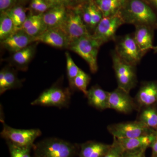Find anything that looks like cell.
I'll list each match as a JSON object with an SVG mask.
<instances>
[{"label":"cell","mask_w":157,"mask_h":157,"mask_svg":"<svg viewBox=\"0 0 157 157\" xmlns=\"http://www.w3.org/2000/svg\"><path fill=\"white\" fill-rule=\"evenodd\" d=\"M119 14L124 24L157 28V13L144 0H126Z\"/></svg>","instance_id":"6da1fadb"},{"label":"cell","mask_w":157,"mask_h":157,"mask_svg":"<svg viewBox=\"0 0 157 157\" xmlns=\"http://www.w3.org/2000/svg\"><path fill=\"white\" fill-rule=\"evenodd\" d=\"M33 148L36 157H73L76 151L73 144L55 137L41 140Z\"/></svg>","instance_id":"7a4b0ae2"},{"label":"cell","mask_w":157,"mask_h":157,"mask_svg":"<svg viewBox=\"0 0 157 157\" xmlns=\"http://www.w3.org/2000/svg\"><path fill=\"white\" fill-rule=\"evenodd\" d=\"M101 44L91 35L82 37L72 43L69 48L87 63L93 73L98 71V56Z\"/></svg>","instance_id":"3957f363"},{"label":"cell","mask_w":157,"mask_h":157,"mask_svg":"<svg viewBox=\"0 0 157 157\" xmlns=\"http://www.w3.org/2000/svg\"><path fill=\"white\" fill-rule=\"evenodd\" d=\"M111 55L118 87L129 93L137 84L136 67L123 60L114 50L111 52Z\"/></svg>","instance_id":"277c9868"},{"label":"cell","mask_w":157,"mask_h":157,"mask_svg":"<svg viewBox=\"0 0 157 157\" xmlns=\"http://www.w3.org/2000/svg\"><path fill=\"white\" fill-rule=\"evenodd\" d=\"M58 28L67 37L69 47L78 39L91 35L82 20L79 7L70 11L69 13L67 12L64 21Z\"/></svg>","instance_id":"5b68a950"},{"label":"cell","mask_w":157,"mask_h":157,"mask_svg":"<svg viewBox=\"0 0 157 157\" xmlns=\"http://www.w3.org/2000/svg\"><path fill=\"white\" fill-rule=\"evenodd\" d=\"M71 90L58 86H52L40 94L31 104L33 106L55 107L59 108L68 107L71 99Z\"/></svg>","instance_id":"8992f818"},{"label":"cell","mask_w":157,"mask_h":157,"mask_svg":"<svg viewBox=\"0 0 157 157\" xmlns=\"http://www.w3.org/2000/svg\"><path fill=\"white\" fill-rule=\"evenodd\" d=\"M116 53L121 59L136 67L144 56L137 46L133 35L127 34L115 40Z\"/></svg>","instance_id":"52a82bcc"},{"label":"cell","mask_w":157,"mask_h":157,"mask_svg":"<svg viewBox=\"0 0 157 157\" xmlns=\"http://www.w3.org/2000/svg\"><path fill=\"white\" fill-rule=\"evenodd\" d=\"M2 137L18 146L33 147L35 140L41 136L42 132L39 129L14 128L3 122Z\"/></svg>","instance_id":"ba28073f"},{"label":"cell","mask_w":157,"mask_h":157,"mask_svg":"<svg viewBox=\"0 0 157 157\" xmlns=\"http://www.w3.org/2000/svg\"><path fill=\"white\" fill-rule=\"evenodd\" d=\"M123 24V20L119 13L113 16L103 17L96 26L92 36L101 45L109 41H115L117 37L116 33Z\"/></svg>","instance_id":"9c48e42d"},{"label":"cell","mask_w":157,"mask_h":157,"mask_svg":"<svg viewBox=\"0 0 157 157\" xmlns=\"http://www.w3.org/2000/svg\"><path fill=\"white\" fill-rule=\"evenodd\" d=\"M107 129L113 137L117 139L140 137L152 132L138 120L111 124L107 126Z\"/></svg>","instance_id":"30bf717a"},{"label":"cell","mask_w":157,"mask_h":157,"mask_svg":"<svg viewBox=\"0 0 157 157\" xmlns=\"http://www.w3.org/2000/svg\"><path fill=\"white\" fill-rule=\"evenodd\" d=\"M137 108L135 100L130 96L129 93L118 87L109 92V109L128 114Z\"/></svg>","instance_id":"8fae6325"},{"label":"cell","mask_w":157,"mask_h":157,"mask_svg":"<svg viewBox=\"0 0 157 157\" xmlns=\"http://www.w3.org/2000/svg\"><path fill=\"white\" fill-rule=\"evenodd\" d=\"M41 42L57 48H69V43L64 33L58 28L48 29L34 38V42Z\"/></svg>","instance_id":"7c38bea8"},{"label":"cell","mask_w":157,"mask_h":157,"mask_svg":"<svg viewBox=\"0 0 157 157\" xmlns=\"http://www.w3.org/2000/svg\"><path fill=\"white\" fill-rule=\"evenodd\" d=\"M138 108L152 106L157 102V82H147L141 85L135 99Z\"/></svg>","instance_id":"4fadbf2b"},{"label":"cell","mask_w":157,"mask_h":157,"mask_svg":"<svg viewBox=\"0 0 157 157\" xmlns=\"http://www.w3.org/2000/svg\"><path fill=\"white\" fill-rule=\"evenodd\" d=\"M1 42L4 48L14 53L31 45L34 42V38L23 30L19 29Z\"/></svg>","instance_id":"5bb4252c"},{"label":"cell","mask_w":157,"mask_h":157,"mask_svg":"<svg viewBox=\"0 0 157 157\" xmlns=\"http://www.w3.org/2000/svg\"><path fill=\"white\" fill-rule=\"evenodd\" d=\"M154 133L133 138H117L113 137L121 147L124 152L146 150L150 147L154 138Z\"/></svg>","instance_id":"9a60e30c"},{"label":"cell","mask_w":157,"mask_h":157,"mask_svg":"<svg viewBox=\"0 0 157 157\" xmlns=\"http://www.w3.org/2000/svg\"><path fill=\"white\" fill-rule=\"evenodd\" d=\"M135 30L133 36L137 46L144 56L152 49L153 45L154 29L147 26H135Z\"/></svg>","instance_id":"2e32d148"},{"label":"cell","mask_w":157,"mask_h":157,"mask_svg":"<svg viewBox=\"0 0 157 157\" xmlns=\"http://www.w3.org/2000/svg\"><path fill=\"white\" fill-rule=\"evenodd\" d=\"M109 92H107L98 85L88 90L86 98L90 106L99 110L109 109Z\"/></svg>","instance_id":"e0dca14e"},{"label":"cell","mask_w":157,"mask_h":157,"mask_svg":"<svg viewBox=\"0 0 157 157\" xmlns=\"http://www.w3.org/2000/svg\"><path fill=\"white\" fill-rule=\"evenodd\" d=\"M64 5L54 6L42 15L43 21L47 29L58 28L63 24L67 16Z\"/></svg>","instance_id":"ac0fdd59"},{"label":"cell","mask_w":157,"mask_h":157,"mask_svg":"<svg viewBox=\"0 0 157 157\" xmlns=\"http://www.w3.org/2000/svg\"><path fill=\"white\" fill-rule=\"evenodd\" d=\"M111 144L90 140L82 144L79 157H104L110 148Z\"/></svg>","instance_id":"d6986e66"},{"label":"cell","mask_w":157,"mask_h":157,"mask_svg":"<svg viewBox=\"0 0 157 157\" xmlns=\"http://www.w3.org/2000/svg\"><path fill=\"white\" fill-rule=\"evenodd\" d=\"M36 45H30L26 48L13 53L12 63L19 70H26L29 64L36 52Z\"/></svg>","instance_id":"ffe728a7"},{"label":"cell","mask_w":157,"mask_h":157,"mask_svg":"<svg viewBox=\"0 0 157 157\" xmlns=\"http://www.w3.org/2000/svg\"><path fill=\"white\" fill-rule=\"evenodd\" d=\"M100 10L103 17H109L118 14L126 0H93Z\"/></svg>","instance_id":"44dd1931"},{"label":"cell","mask_w":157,"mask_h":157,"mask_svg":"<svg viewBox=\"0 0 157 157\" xmlns=\"http://www.w3.org/2000/svg\"><path fill=\"white\" fill-rule=\"evenodd\" d=\"M137 120L144 124L151 130H157V110L154 107H144L140 109Z\"/></svg>","instance_id":"7402d4cb"},{"label":"cell","mask_w":157,"mask_h":157,"mask_svg":"<svg viewBox=\"0 0 157 157\" xmlns=\"http://www.w3.org/2000/svg\"><path fill=\"white\" fill-rule=\"evenodd\" d=\"M17 30L11 17L6 11L1 13L0 17V40L3 41Z\"/></svg>","instance_id":"603a6c76"},{"label":"cell","mask_w":157,"mask_h":157,"mask_svg":"<svg viewBox=\"0 0 157 157\" xmlns=\"http://www.w3.org/2000/svg\"><path fill=\"white\" fill-rule=\"evenodd\" d=\"M65 54L67 59V74L69 85L70 90L73 91L75 89L74 85V79L78 75L81 69H79L73 61V59L69 52H66Z\"/></svg>","instance_id":"cb8c5ba5"},{"label":"cell","mask_w":157,"mask_h":157,"mask_svg":"<svg viewBox=\"0 0 157 157\" xmlns=\"http://www.w3.org/2000/svg\"><path fill=\"white\" fill-rule=\"evenodd\" d=\"M11 17L15 26L16 30L20 29L23 24L27 18L24 9L20 6L14 7L6 11Z\"/></svg>","instance_id":"d4e9b609"},{"label":"cell","mask_w":157,"mask_h":157,"mask_svg":"<svg viewBox=\"0 0 157 157\" xmlns=\"http://www.w3.org/2000/svg\"><path fill=\"white\" fill-rule=\"evenodd\" d=\"M4 69L6 80L5 92L8 90L21 87L22 82L17 77L16 72L11 68H5Z\"/></svg>","instance_id":"484cf974"},{"label":"cell","mask_w":157,"mask_h":157,"mask_svg":"<svg viewBox=\"0 0 157 157\" xmlns=\"http://www.w3.org/2000/svg\"><path fill=\"white\" fill-rule=\"evenodd\" d=\"M90 77L87 73L80 70L79 73L74 79V85L75 89L83 93L85 96L87 94L88 85L89 84Z\"/></svg>","instance_id":"4316f807"},{"label":"cell","mask_w":157,"mask_h":157,"mask_svg":"<svg viewBox=\"0 0 157 157\" xmlns=\"http://www.w3.org/2000/svg\"><path fill=\"white\" fill-rule=\"evenodd\" d=\"M86 5L91 18V30L94 32L96 26L103 18V15L93 0H89Z\"/></svg>","instance_id":"83f0119b"},{"label":"cell","mask_w":157,"mask_h":157,"mask_svg":"<svg viewBox=\"0 0 157 157\" xmlns=\"http://www.w3.org/2000/svg\"><path fill=\"white\" fill-rule=\"evenodd\" d=\"M7 141L11 157H31L32 147L18 146L9 141Z\"/></svg>","instance_id":"f1b7e54d"},{"label":"cell","mask_w":157,"mask_h":157,"mask_svg":"<svg viewBox=\"0 0 157 157\" xmlns=\"http://www.w3.org/2000/svg\"><path fill=\"white\" fill-rule=\"evenodd\" d=\"M46 29L47 27L44 23L42 18L31 26L28 29L23 31L31 37L35 38L41 35Z\"/></svg>","instance_id":"f546056e"},{"label":"cell","mask_w":157,"mask_h":157,"mask_svg":"<svg viewBox=\"0 0 157 157\" xmlns=\"http://www.w3.org/2000/svg\"><path fill=\"white\" fill-rule=\"evenodd\" d=\"M30 7L34 11L43 14L52 8L44 0H32Z\"/></svg>","instance_id":"4dcf8cb0"},{"label":"cell","mask_w":157,"mask_h":157,"mask_svg":"<svg viewBox=\"0 0 157 157\" xmlns=\"http://www.w3.org/2000/svg\"><path fill=\"white\" fill-rule=\"evenodd\" d=\"M124 151L116 140L113 138L110 148L104 157H123Z\"/></svg>","instance_id":"1f68e13d"},{"label":"cell","mask_w":157,"mask_h":157,"mask_svg":"<svg viewBox=\"0 0 157 157\" xmlns=\"http://www.w3.org/2000/svg\"><path fill=\"white\" fill-rule=\"evenodd\" d=\"M79 9H80L82 18L85 25L86 26V28H87L89 31L91 30L92 23L91 18L89 12L88 10L86 4L83 5L81 7H79Z\"/></svg>","instance_id":"d6a6232c"},{"label":"cell","mask_w":157,"mask_h":157,"mask_svg":"<svg viewBox=\"0 0 157 157\" xmlns=\"http://www.w3.org/2000/svg\"><path fill=\"white\" fill-rule=\"evenodd\" d=\"M42 15H43V14H39L31 15L29 17H27L25 21L21 26L20 29L25 30L26 29H28L37 21L42 19Z\"/></svg>","instance_id":"836d02e7"},{"label":"cell","mask_w":157,"mask_h":157,"mask_svg":"<svg viewBox=\"0 0 157 157\" xmlns=\"http://www.w3.org/2000/svg\"><path fill=\"white\" fill-rule=\"evenodd\" d=\"M146 150H142L138 151L126 152H124L123 157H146Z\"/></svg>","instance_id":"e575fe53"},{"label":"cell","mask_w":157,"mask_h":157,"mask_svg":"<svg viewBox=\"0 0 157 157\" xmlns=\"http://www.w3.org/2000/svg\"><path fill=\"white\" fill-rule=\"evenodd\" d=\"M14 0H0V10L1 12L8 11L14 3Z\"/></svg>","instance_id":"d590c367"},{"label":"cell","mask_w":157,"mask_h":157,"mask_svg":"<svg viewBox=\"0 0 157 157\" xmlns=\"http://www.w3.org/2000/svg\"><path fill=\"white\" fill-rule=\"evenodd\" d=\"M150 147L152 150V157H157V130L154 133V138Z\"/></svg>","instance_id":"8d00e7d4"},{"label":"cell","mask_w":157,"mask_h":157,"mask_svg":"<svg viewBox=\"0 0 157 157\" xmlns=\"http://www.w3.org/2000/svg\"><path fill=\"white\" fill-rule=\"evenodd\" d=\"M5 86H6V80H5V70L4 69H3L0 72V94L1 95L6 92L5 90Z\"/></svg>","instance_id":"74e56055"},{"label":"cell","mask_w":157,"mask_h":157,"mask_svg":"<svg viewBox=\"0 0 157 157\" xmlns=\"http://www.w3.org/2000/svg\"><path fill=\"white\" fill-rule=\"evenodd\" d=\"M52 7L54 6L64 5L66 3L69 2L70 0H44Z\"/></svg>","instance_id":"f35d334b"},{"label":"cell","mask_w":157,"mask_h":157,"mask_svg":"<svg viewBox=\"0 0 157 157\" xmlns=\"http://www.w3.org/2000/svg\"><path fill=\"white\" fill-rule=\"evenodd\" d=\"M157 13V0H144Z\"/></svg>","instance_id":"ab89813d"},{"label":"cell","mask_w":157,"mask_h":157,"mask_svg":"<svg viewBox=\"0 0 157 157\" xmlns=\"http://www.w3.org/2000/svg\"><path fill=\"white\" fill-rule=\"evenodd\" d=\"M152 49L153 50L155 53H157V46H154Z\"/></svg>","instance_id":"60d3db41"},{"label":"cell","mask_w":157,"mask_h":157,"mask_svg":"<svg viewBox=\"0 0 157 157\" xmlns=\"http://www.w3.org/2000/svg\"><path fill=\"white\" fill-rule=\"evenodd\" d=\"M75 1H77L78 2H85L86 0H75Z\"/></svg>","instance_id":"b9f144b4"}]
</instances>
